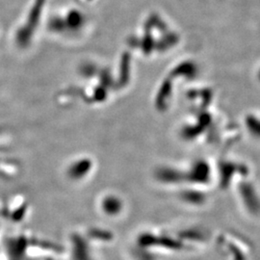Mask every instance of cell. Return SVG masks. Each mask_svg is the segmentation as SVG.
Returning a JSON list of instances; mask_svg holds the SVG:
<instances>
[{"mask_svg": "<svg viewBox=\"0 0 260 260\" xmlns=\"http://www.w3.org/2000/svg\"><path fill=\"white\" fill-rule=\"evenodd\" d=\"M67 29L72 31H77L82 27L85 23V18L83 14L77 10H72L69 12L65 19Z\"/></svg>", "mask_w": 260, "mask_h": 260, "instance_id": "obj_1", "label": "cell"}, {"mask_svg": "<svg viewBox=\"0 0 260 260\" xmlns=\"http://www.w3.org/2000/svg\"><path fill=\"white\" fill-rule=\"evenodd\" d=\"M44 3H45V0H36L33 8L30 11L26 26L32 29L33 31H34V28H36L39 23V20L41 18V13L44 8Z\"/></svg>", "mask_w": 260, "mask_h": 260, "instance_id": "obj_2", "label": "cell"}, {"mask_svg": "<svg viewBox=\"0 0 260 260\" xmlns=\"http://www.w3.org/2000/svg\"><path fill=\"white\" fill-rule=\"evenodd\" d=\"M32 36H33V30L24 25L19 28L17 32V35H16L17 44L20 47H26L30 44Z\"/></svg>", "mask_w": 260, "mask_h": 260, "instance_id": "obj_3", "label": "cell"}, {"mask_svg": "<svg viewBox=\"0 0 260 260\" xmlns=\"http://www.w3.org/2000/svg\"><path fill=\"white\" fill-rule=\"evenodd\" d=\"M48 28L52 32L55 33H62L65 30H67V25H66L65 19L54 17L48 21Z\"/></svg>", "mask_w": 260, "mask_h": 260, "instance_id": "obj_4", "label": "cell"}, {"mask_svg": "<svg viewBox=\"0 0 260 260\" xmlns=\"http://www.w3.org/2000/svg\"><path fill=\"white\" fill-rule=\"evenodd\" d=\"M80 74L84 77H93L96 74V67L92 63H85L80 67Z\"/></svg>", "mask_w": 260, "mask_h": 260, "instance_id": "obj_5", "label": "cell"}, {"mask_svg": "<svg viewBox=\"0 0 260 260\" xmlns=\"http://www.w3.org/2000/svg\"><path fill=\"white\" fill-rule=\"evenodd\" d=\"M106 96V89L105 87L101 86V87H98L95 88L94 92H93V101L95 102H102Z\"/></svg>", "mask_w": 260, "mask_h": 260, "instance_id": "obj_6", "label": "cell"}]
</instances>
